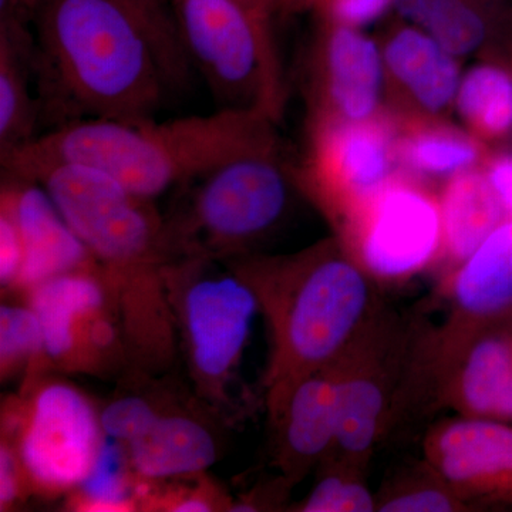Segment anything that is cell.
<instances>
[{"label": "cell", "instance_id": "obj_3", "mask_svg": "<svg viewBox=\"0 0 512 512\" xmlns=\"http://www.w3.org/2000/svg\"><path fill=\"white\" fill-rule=\"evenodd\" d=\"M32 26L37 96L52 128L140 123L163 107L170 86L154 47L116 0H45Z\"/></svg>", "mask_w": 512, "mask_h": 512}, {"label": "cell", "instance_id": "obj_30", "mask_svg": "<svg viewBox=\"0 0 512 512\" xmlns=\"http://www.w3.org/2000/svg\"><path fill=\"white\" fill-rule=\"evenodd\" d=\"M167 402L144 393L120 394L100 410L101 429L107 439L127 444L147 430Z\"/></svg>", "mask_w": 512, "mask_h": 512}, {"label": "cell", "instance_id": "obj_18", "mask_svg": "<svg viewBox=\"0 0 512 512\" xmlns=\"http://www.w3.org/2000/svg\"><path fill=\"white\" fill-rule=\"evenodd\" d=\"M386 87L396 94V114L441 117L454 107L460 64L433 36L402 19L384 37Z\"/></svg>", "mask_w": 512, "mask_h": 512}, {"label": "cell", "instance_id": "obj_32", "mask_svg": "<svg viewBox=\"0 0 512 512\" xmlns=\"http://www.w3.org/2000/svg\"><path fill=\"white\" fill-rule=\"evenodd\" d=\"M23 264V242L10 212L0 210V284L13 288Z\"/></svg>", "mask_w": 512, "mask_h": 512}, {"label": "cell", "instance_id": "obj_9", "mask_svg": "<svg viewBox=\"0 0 512 512\" xmlns=\"http://www.w3.org/2000/svg\"><path fill=\"white\" fill-rule=\"evenodd\" d=\"M336 238L377 285L403 284L437 266L443 251L439 192L394 174L336 225Z\"/></svg>", "mask_w": 512, "mask_h": 512}, {"label": "cell", "instance_id": "obj_38", "mask_svg": "<svg viewBox=\"0 0 512 512\" xmlns=\"http://www.w3.org/2000/svg\"><path fill=\"white\" fill-rule=\"evenodd\" d=\"M242 2L247 3L252 8L262 10L268 15H271L276 10V5H278V0H242Z\"/></svg>", "mask_w": 512, "mask_h": 512}, {"label": "cell", "instance_id": "obj_12", "mask_svg": "<svg viewBox=\"0 0 512 512\" xmlns=\"http://www.w3.org/2000/svg\"><path fill=\"white\" fill-rule=\"evenodd\" d=\"M26 296L42 326L46 366L93 376L128 373L119 316L99 269L55 276Z\"/></svg>", "mask_w": 512, "mask_h": 512}, {"label": "cell", "instance_id": "obj_24", "mask_svg": "<svg viewBox=\"0 0 512 512\" xmlns=\"http://www.w3.org/2000/svg\"><path fill=\"white\" fill-rule=\"evenodd\" d=\"M454 107L478 140H500L512 131V72L497 63L477 64L461 77Z\"/></svg>", "mask_w": 512, "mask_h": 512}, {"label": "cell", "instance_id": "obj_34", "mask_svg": "<svg viewBox=\"0 0 512 512\" xmlns=\"http://www.w3.org/2000/svg\"><path fill=\"white\" fill-rule=\"evenodd\" d=\"M481 168L503 205L507 220L512 218V153L488 156Z\"/></svg>", "mask_w": 512, "mask_h": 512}, {"label": "cell", "instance_id": "obj_23", "mask_svg": "<svg viewBox=\"0 0 512 512\" xmlns=\"http://www.w3.org/2000/svg\"><path fill=\"white\" fill-rule=\"evenodd\" d=\"M35 37L29 25L0 20V154L39 136L42 104L32 94Z\"/></svg>", "mask_w": 512, "mask_h": 512}, {"label": "cell", "instance_id": "obj_10", "mask_svg": "<svg viewBox=\"0 0 512 512\" xmlns=\"http://www.w3.org/2000/svg\"><path fill=\"white\" fill-rule=\"evenodd\" d=\"M3 420V440L15 448L29 488L45 495L76 490L107 440L86 394L55 380L32 387Z\"/></svg>", "mask_w": 512, "mask_h": 512}, {"label": "cell", "instance_id": "obj_28", "mask_svg": "<svg viewBox=\"0 0 512 512\" xmlns=\"http://www.w3.org/2000/svg\"><path fill=\"white\" fill-rule=\"evenodd\" d=\"M366 471L339 461L325 460L318 467V480L305 500L296 504L299 512H375L376 493L366 481Z\"/></svg>", "mask_w": 512, "mask_h": 512}, {"label": "cell", "instance_id": "obj_25", "mask_svg": "<svg viewBox=\"0 0 512 512\" xmlns=\"http://www.w3.org/2000/svg\"><path fill=\"white\" fill-rule=\"evenodd\" d=\"M379 512H467L478 511L467 503L443 477L421 460L399 471L376 493Z\"/></svg>", "mask_w": 512, "mask_h": 512}, {"label": "cell", "instance_id": "obj_6", "mask_svg": "<svg viewBox=\"0 0 512 512\" xmlns=\"http://www.w3.org/2000/svg\"><path fill=\"white\" fill-rule=\"evenodd\" d=\"M295 187L279 141L212 168L180 187L181 207L167 217L175 256L229 262L254 254L284 221Z\"/></svg>", "mask_w": 512, "mask_h": 512}, {"label": "cell", "instance_id": "obj_31", "mask_svg": "<svg viewBox=\"0 0 512 512\" xmlns=\"http://www.w3.org/2000/svg\"><path fill=\"white\" fill-rule=\"evenodd\" d=\"M394 9V0H322L315 13L320 20L365 28Z\"/></svg>", "mask_w": 512, "mask_h": 512}, {"label": "cell", "instance_id": "obj_17", "mask_svg": "<svg viewBox=\"0 0 512 512\" xmlns=\"http://www.w3.org/2000/svg\"><path fill=\"white\" fill-rule=\"evenodd\" d=\"M2 207L15 220L23 242V264L13 288L28 292L55 276L96 269L92 255L63 220L42 185L5 175Z\"/></svg>", "mask_w": 512, "mask_h": 512}, {"label": "cell", "instance_id": "obj_14", "mask_svg": "<svg viewBox=\"0 0 512 512\" xmlns=\"http://www.w3.org/2000/svg\"><path fill=\"white\" fill-rule=\"evenodd\" d=\"M427 461L467 503L512 507V424L453 417L424 434Z\"/></svg>", "mask_w": 512, "mask_h": 512}, {"label": "cell", "instance_id": "obj_1", "mask_svg": "<svg viewBox=\"0 0 512 512\" xmlns=\"http://www.w3.org/2000/svg\"><path fill=\"white\" fill-rule=\"evenodd\" d=\"M26 178L42 185L92 255L119 316L130 376L167 375L181 356L165 282L175 256L167 217L90 165H42Z\"/></svg>", "mask_w": 512, "mask_h": 512}, {"label": "cell", "instance_id": "obj_35", "mask_svg": "<svg viewBox=\"0 0 512 512\" xmlns=\"http://www.w3.org/2000/svg\"><path fill=\"white\" fill-rule=\"evenodd\" d=\"M220 495H215L211 487H198L195 490L175 491L167 495V501H163L158 507L164 511L174 512H210L220 507Z\"/></svg>", "mask_w": 512, "mask_h": 512}, {"label": "cell", "instance_id": "obj_4", "mask_svg": "<svg viewBox=\"0 0 512 512\" xmlns=\"http://www.w3.org/2000/svg\"><path fill=\"white\" fill-rule=\"evenodd\" d=\"M274 123L259 111L232 109L161 123L79 120L50 128L0 154V160L9 175L47 164L90 165L138 197L154 201L239 154L276 143Z\"/></svg>", "mask_w": 512, "mask_h": 512}, {"label": "cell", "instance_id": "obj_11", "mask_svg": "<svg viewBox=\"0 0 512 512\" xmlns=\"http://www.w3.org/2000/svg\"><path fill=\"white\" fill-rule=\"evenodd\" d=\"M439 293L446 316L440 325L424 320L412 363L414 389L426 397L468 340L488 326L512 320V218L441 278Z\"/></svg>", "mask_w": 512, "mask_h": 512}, {"label": "cell", "instance_id": "obj_37", "mask_svg": "<svg viewBox=\"0 0 512 512\" xmlns=\"http://www.w3.org/2000/svg\"><path fill=\"white\" fill-rule=\"evenodd\" d=\"M320 2L322 0H278L276 9L289 13L305 12V10H313L315 12Z\"/></svg>", "mask_w": 512, "mask_h": 512}, {"label": "cell", "instance_id": "obj_7", "mask_svg": "<svg viewBox=\"0 0 512 512\" xmlns=\"http://www.w3.org/2000/svg\"><path fill=\"white\" fill-rule=\"evenodd\" d=\"M421 316L383 299L328 370L336 389L338 434L326 460L369 471L377 447L392 436Z\"/></svg>", "mask_w": 512, "mask_h": 512}, {"label": "cell", "instance_id": "obj_27", "mask_svg": "<svg viewBox=\"0 0 512 512\" xmlns=\"http://www.w3.org/2000/svg\"><path fill=\"white\" fill-rule=\"evenodd\" d=\"M137 19L147 33L170 89L188 83L191 62L181 40L174 8L167 0H116Z\"/></svg>", "mask_w": 512, "mask_h": 512}, {"label": "cell", "instance_id": "obj_36", "mask_svg": "<svg viewBox=\"0 0 512 512\" xmlns=\"http://www.w3.org/2000/svg\"><path fill=\"white\" fill-rule=\"evenodd\" d=\"M447 2L448 0H394V10L400 19L421 26L434 10Z\"/></svg>", "mask_w": 512, "mask_h": 512}, {"label": "cell", "instance_id": "obj_15", "mask_svg": "<svg viewBox=\"0 0 512 512\" xmlns=\"http://www.w3.org/2000/svg\"><path fill=\"white\" fill-rule=\"evenodd\" d=\"M382 49L362 29L320 20L312 119L370 120L387 110Z\"/></svg>", "mask_w": 512, "mask_h": 512}, {"label": "cell", "instance_id": "obj_16", "mask_svg": "<svg viewBox=\"0 0 512 512\" xmlns=\"http://www.w3.org/2000/svg\"><path fill=\"white\" fill-rule=\"evenodd\" d=\"M512 424V320L468 340L437 384L431 414Z\"/></svg>", "mask_w": 512, "mask_h": 512}, {"label": "cell", "instance_id": "obj_29", "mask_svg": "<svg viewBox=\"0 0 512 512\" xmlns=\"http://www.w3.org/2000/svg\"><path fill=\"white\" fill-rule=\"evenodd\" d=\"M46 366L42 326L26 305L3 303L0 308V373L2 380Z\"/></svg>", "mask_w": 512, "mask_h": 512}, {"label": "cell", "instance_id": "obj_33", "mask_svg": "<svg viewBox=\"0 0 512 512\" xmlns=\"http://www.w3.org/2000/svg\"><path fill=\"white\" fill-rule=\"evenodd\" d=\"M29 490L25 471L12 444L2 440L0 446V510L6 511L18 503Z\"/></svg>", "mask_w": 512, "mask_h": 512}, {"label": "cell", "instance_id": "obj_20", "mask_svg": "<svg viewBox=\"0 0 512 512\" xmlns=\"http://www.w3.org/2000/svg\"><path fill=\"white\" fill-rule=\"evenodd\" d=\"M272 424L274 466L289 487L318 470L332 454L338 434L336 389L328 367L303 380Z\"/></svg>", "mask_w": 512, "mask_h": 512}, {"label": "cell", "instance_id": "obj_8", "mask_svg": "<svg viewBox=\"0 0 512 512\" xmlns=\"http://www.w3.org/2000/svg\"><path fill=\"white\" fill-rule=\"evenodd\" d=\"M181 40L220 109L259 111L278 120L284 106L271 15L242 0H174Z\"/></svg>", "mask_w": 512, "mask_h": 512}, {"label": "cell", "instance_id": "obj_2", "mask_svg": "<svg viewBox=\"0 0 512 512\" xmlns=\"http://www.w3.org/2000/svg\"><path fill=\"white\" fill-rule=\"evenodd\" d=\"M251 286L265 320L269 352L262 387L274 423L293 390L339 356L382 301L380 286L338 238L292 255L225 262Z\"/></svg>", "mask_w": 512, "mask_h": 512}, {"label": "cell", "instance_id": "obj_21", "mask_svg": "<svg viewBox=\"0 0 512 512\" xmlns=\"http://www.w3.org/2000/svg\"><path fill=\"white\" fill-rule=\"evenodd\" d=\"M393 114L400 171L417 180L446 183L454 175L483 167L487 160L483 141L468 130L451 126L441 117Z\"/></svg>", "mask_w": 512, "mask_h": 512}, {"label": "cell", "instance_id": "obj_22", "mask_svg": "<svg viewBox=\"0 0 512 512\" xmlns=\"http://www.w3.org/2000/svg\"><path fill=\"white\" fill-rule=\"evenodd\" d=\"M439 198L443 251L437 266L443 265L447 275L466 261L507 215L481 167L451 177L441 187Z\"/></svg>", "mask_w": 512, "mask_h": 512}, {"label": "cell", "instance_id": "obj_13", "mask_svg": "<svg viewBox=\"0 0 512 512\" xmlns=\"http://www.w3.org/2000/svg\"><path fill=\"white\" fill-rule=\"evenodd\" d=\"M399 171L397 121L387 109L370 120L312 119L308 157L295 177L336 227Z\"/></svg>", "mask_w": 512, "mask_h": 512}, {"label": "cell", "instance_id": "obj_19", "mask_svg": "<svg viewBox=\"0 0 512 512\" xmlns=\"http://www.w3.org/2000/svg\"><path fill=\"white\" fill-rule=\"evenodd\" d=\"M211 414L201 403L188 407L168 400L146 431L123 444L138 480L160 483L207 473L221 454Z\"/></svg>", "mask_w": 512, "mask_h": 512}, {"label": "cell", "instance_id": "obj_5", "mask_svg": "<svg viewBox=\"0 0 512 512\" xmlns=\"http://www.w3.org/2000/svg\"><path fill=\"white\" fill-rule=\"evenodd\" d=\"M168 299L195 399L222 421L241 412L239 367L259 305L232 266L177 255L165 266Z\"/></svg>", "mask_w": 512, "mask_h": 512}, {"label": "cell", "instance_id": "obj_26", "mask_svg": "<svg viewBox=\"0 0 512 512\" xmlns=\"http://www.w3.org/2000/svg\"><path fill=\"white\" fill-rule=\"evenodd\" d=\"M107 439L92 473L76 488L74 507L83 511H131L140 500V480L131 470L126 448Z\"/></svg>", "mask_w": 512, "mask_h": 512}]
</instances>
